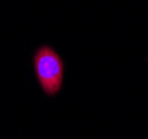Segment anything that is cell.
<instances>
[{
	"label": "cell",
	"instance_id": "6da1fadb",
	"mask_svg": "<svg viewBox=\"0 0 148 139\" xmlns=\"http://www.w3.org/2000/svg\"><path fill=\"white\" fill-rule=\"evenodd\" d=\"M38 81L48 96L56 95L61 88L64 64L58 53L48 46L39 48L34 57Z\"/></svg>",
	"mask_w": 148,
	"mask_h": 139
}]
</instances>
